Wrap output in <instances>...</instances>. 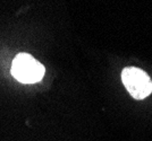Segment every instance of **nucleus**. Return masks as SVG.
Here are the masks:
<instances>
[{
    "instance_id": "nucleus-1",
    "label": "nucleus",
    "mask_w": 152,
    "mask_h": 141,
    "mask_svg": "<svg viewBox=\"0 0 152 141\" xmlns=\"http://www.w3.org/2000/svg\"><path fill=\"white\" fill-rule=\"evenodd\" d=\"M45 69L31 54L19 53L13 60L12 73L23 83H34L40 81L45 76Z\"/></svg>"
},
{
    "instance_id": "nucleus-2",
    "label": "nucleus",
    "mask_w": 152,
    "mask_h": 141,
    "mask_svg": "<svg viewBox=\"0 0 152 141\" xmlns=\"http://www.w3.org/2000/svg\"><path fill=\"white\" fill-rule=\"evenodd\" d=\"M121 80L131 96L135 99H143L152 93V80L139 68H125L121 72Z\"/></svg>"
}]
</instances>
